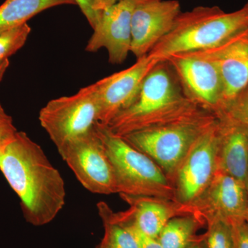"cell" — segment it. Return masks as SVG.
I'll list each match as a JSON object with an SVG mask.
<instances>
[{
	"label": "cell",
	"instance_id": "cell-1",
	"mask_svg": "<svg viewBox=\"0 0 248 248\" xmlns=\"http://www.w3.org/2000/svg\"><path fill=\"white\" fill-rule=\"evenodd\" d=\"M0 171L20 200L26 221L34 226L50 223L66 203L61 173L42 147L23 131L0 147Z\"/></svg>",
	"mask_w": 248,
	"mask_h": 248
},
{
	"label": "cell",
	"instance_id": "cell-2",
	"mask_svg": "<svg viewBox=\"0 0 248 248\" xmlns=\"http://www.w3.org/2000/svg\"><path fill=\"white\" fill-rule=\"evenodd\" d=\"M186 95L168 62H160L143 81L133 104L106 125L122 137L165 124L186 120L205 112Z\"/></svg>",
	"mask_w": 248,
	"mask_h": 248
},
{
	"label": "cell",
	"instance_id": "cell-3",
	"mask_svg": "<svg viewBox=\"0 0 248 248\" xmlns=\"http://www.w3.org/2000/svg\"><path fill=\"white\" fill-rule=\"evenodd\" d=\"M248 30V1L226 13L218 6H198L181 13L174 25L148 55L165 62L172 55L218 46Z\"/></svg>",
	"mask_w": 248,
	"mask_h": 248
},
{
	"label": "cell",
	"instance_id": "cell-4",
	"mask_svg": "<svg viewBox=\"0 0 248 248\" xmlns=\"http://www.w3.org/2000/svg\"><path fill=\"white\" fill-rule=\"evenodd\" d=\"M95 129L112 164L117 194L178 202L174 185L153 159L106 125L97 123Z\"/></svg>",
	"mask_w": 248,
	"mask_h": 248
},
{
	"label": "cell",
	"instance_id": "cell-5",
	"mask_svg": "<svg viewBox=\"0 0 248 248\" xmlns=\"http://www.w3.org/2000/svg\"><path fill=\"white\" fill-rule=\"evenodd\" d=\"M217 117L205 111L186 120L134 132L122 138L153 159L172 183L183 160Z\"/></svg>",
	"mask_w": 248,
	"mask_h": 248
},
{
	"label": "cell",
	"instance_id": "cell-6",
	"mask_svg": "<svg viewBox=\"0 0 248 248\" xmlns=\"http://www.w3.org/2000/svg\"><path fill=\"white\" fill-rule=\"evenodd\" d=\"M95 84L76 94L52 99L41 109L39 121L57 149L92 131L97 123Z\"/></svg>",
	"mask_w": 248,
	"mask_h": 248
},
{
	"label": "cell",
	"instance_id": "cell-7",
	"mask_svg": "<svg viewBox=\"0 0 248 248\" xmlns=\"http://www.w3.org/2000/svg\"><path fill=\"white\" fill-rule=\"evenodd\" d=\"M58 151L86 190L99 195L117 194L113 169L95 126Z\"/></svg>",
	"mask_w": 248,
	"mask_h": 248
},
{
	"label": "cell",
	"instance_id": "cell-8",
	"mask_svg": "<svg viewBox=\"0 0 248 248\" xmlns=\"http://www.w3.org/2000/svg\"><path fill=\"white\" fill-rule=\"evenodd\" d=\"M218 143L219 122L217 117L197 139L174 174L172 184L178 202L193 203L212 182L217 171Z\"/></svg>",
	"mask_w": 248,
	"mask_h": 248
},
{
	"label": "cell",
	"instance_id": "cell-9",
	"mask_svg": "<svg viewBox=\"0 0 248 248\" xmlns=\"http://www.w3.org/2000/svg\"><path fill=\"white\" fill-rule=\"evenodd\" d=\"M183 91L199 107L217 115L222 109L223 86L219 72L200 52L178 54L166 60Z\"/></svg>",
	"mask_w": 248,
	"mask_h": 248
},
{
	"label": "cell",
	"instance_id": "cell-10",
	"mask_svg": "<svg viewBox=\"0 0 248 248\" xmlns=\"http://www.w3.org/2000/svg\"><path fill=\"white\" fill-rule=\"evenodd\" d=\"M159 60L148 55L131 66L94 83L98 99L97 123L108 125L136 99L143 81Z\"/></svg>",
	"mask_w": 248,
	"mask_h": 248
},
{
	"label": "cell",
	"instance_id": "cell-11",
	"mask_svg": "<svg viewBox=\"0 0 248 248\" xmlns=\"http://www.w3.org/2000/svg\"><path fill=\"white\" fill-rule=\"evenodd\" d=\"M182 13L177 0H153L135 3L131 19L130 53L137 60L148 55L171 31Z\"/></svg>",
	"mask_w": 248,
	"mask_h": 248
},
{
	"label": "cell",
	"instance_id": "cell-12",
	"mask_svg": "<svg viewBox=\"0 0 248 248\" xmlns=\"http://www.w3.org/2000/svg\"><path fill=\"white\" fill-rule=\"evenodd\" d=\"M135 6L134 0H120L101 13L86 45V51L94 53L105 48L111 63H123L131 48V19Z\"/></svg>",
	"mask_w": 248,
	"mask_h": 248
},
{
	"label": "cell",
	"instance_id": "cell-13",
	"mask_svg": "<svg viewBox=\"0 0 248 248\" xmlns=\"http://www.w3.org/2000/svg\"><path fill=\"white\" fill-rule=\"evenodd\" d=\"M192 204L205 222L215 217L231 223L248 220L247 186L221 171H217L207 188Z\"/></svg>",
	"mask_w": 248,
	"mask_h": 248
},
{
	"label": "cell",
	"instance_id": "cell-14",
	"mask_svg": "<svg viewBox=\"0 0 248 248\" xmlns=\"http://www.w3.org/2000/svg\"><path fill=\"white\" fill-rule=\"evenodd\" d=\"M199 52L218 68L223 86L221 111L225 110L248 86V30L218 46Z\"/></svg>",
	"mask_w": 248,
	"mask_h": 248
},
{
	"label": "cell",
	"instance_id": "cell-15",
	"mask_svg": "<svg viewBox=\"0 0 248 248\" xmlns=\"http://www.w3.org/2000/svg\"><path fill=\"white\" fill-rule=\"evenodd\" d=\"M128 204V210L115 213L124 221L130 222L143 234L157 239L171 218L183 215H194L203 219L193 204H184L176 201L149 197H135L120 194ZM204 220V219H203Z\"/></svg>",
	"mask_w": 248,
	"mask_h": 248
},
{
	"label": "cell",
	"instance_id": "cell-16",
	"mask_svg": "<svg viewBox=\"0 0 248 248\" xmlns=\"http://www.w3.org/2000/svg\"><path fill=\"white\" fill-rule=\"evenodd\" d=\"M216 115L219 122L217 170L238 179L248 188V129L224 111Z\"/></svg>",
	"mask_w": 248,
	"mask_h": 248
},
{
	"label": "cell",
	"instance_id": "cell-17",
	"mask_svg": "<svg viewBox=\"0 0 248 248\" xmlns=\"http://www.w3.org/2000/svg\"><path fill=\"white\" fill-rule=\"evenodd\" d=\"M62 5H76L75 0H6L0 6V32L27 24L42 11Z\"/></svg>",
	"mask_w": 248,
	"mask_h": 248
},
{
	"label": "cell",
	"instance_id": "cell-18",
	"mask_svg": "<svg viewBox=\"0 0 248 248\" xmlns=\"http://www.w3.org/2000/svg\"><path fill=\"white\" fill-rule=\"evenodd\" d=\"M203 224H206L203 219L194 215L174 217L164 227L158 241L164 248H187Z\"/></svg>",
	"mask_w": 248,
	"mask_h": 248
},
{
	"label": "cell",
	"instance_id": "cell-19",
	"mask_svg": "<svg viewBox=\"0 0 248 248\" xmlns=\"http://www.w3.org/2000/svg\"><path fill=\"white\" fill-rule=\"evenodd\" d=\"M99 217L104 225V234L96 248H140L135 235L128 227L114 219L112 209L106 202L97 203Z\"/></svg>",
	"mask_w": 248,
	"mask_h": 248
},
{
	"label": "cell",
	"instance_id": "cell-20",
	"mask_svg": "<svg viewBox=\"0 0 248 248\" xmlns=\"http://www.w3.org/2000/svg\"><path fill=\"white\" fill-rule=\"evenodd\" d=\"M204 234L205 248H234L232 228L230 222L221 217H212L206 221Z\"/></svg>",
	"mask_w": 248,
	"mask_h": 248
},
{
	"label": "cell",
	"instance_id": "cell-21",
	"mask_svg": "<svg viewBox=\"0 0 248 248\" xmlns=\"http://www.w3.org/2000/svg\"><path fill=\"white\" fill-rule=\"evenodd\" d=\"M31 32L29 24L0 32V62L4 61L22 48Z\"/></svg>",
	"mask_w": 248,
	"mask_h": 248
},
{
	"label": "cell",
	"instance_id": "cell-22",
	"mask_svg": "<svg viewBox=\"0 0 248 248\" xmlns=\"http://www.w3.org/2000/svg\"><path fill=\"white\" fill-rule=\"evenodd\" d=\"M222 111L232 116L248 129V86L229 107Z\"/></svg>",
	"mask_w": 248,
	"mask_h": 248
},
{
	"label": "cell",
	"instance_id": "cell-23",
	"mask_svg": "<svg viewBox=\"0 0 248 248\" xmlns=\"http://www.w3.org/2000/svg\"><path fill=\"white\" fill-rule=\"evenodd\" d=\"M111 215H112L114 219L122 223L124 226L128 227L129 229L131 231L135 237H136L137 240H138L140 248H164L157 239H155V238L151 237L148 235L143 234L142 232L138 229L136 227L133 226L130 222L121 219L116 215V213L112 210L111 211Z\"/></svg>",
	"mask_w": 248,
	"mask_h": 248
},
{
	"label": "cell",
	"instance_id": "cell-24",
	"mask_svg": "<svg viewBox=\"0 0 248 248\" xmlns=\"http://www.w3.org/2000/svg\"><path fill=\"white\" fill-rule=\"evenodd\" d=\"M234 248H248V220L231 223Z\"/></svg>",
	"mask_w": 248,
	"mask_h": 248
},
{
	"label": "cell",
	"instance_id": "cell-25",
	"mask_svg": "<svg viewBox=\"0 0 248 248\" xmlns=\"http://www.w3.org/2000/svg\"><path fill=\"white\" fill-rule=\"evenodd\" d=\"M76 4L79 6L91 27L94 28L97 24L100 15L97 14L93 9V0H75Z\"/></svg>",
	"mask_w": 248,
	"mask_h": 248
},
{
	"label": "cell",
	"instance_id": "cell-26",
	"mask_svg": "<svg viewBox=\"0 0 248 248\" xmlns=\"http://www.w3.org/2000/svg\"><path fill=\"white\" fill-rule=\"evenodd\" d=\"M120 1V0H93V9L97 14L100 15L103 11L109 9Z\"/></svg>",
	"mask_w": 248,
	"mask_h": 248
},
{
	"label": "cell",
	"instance_id": "cell-27",
	"mask_svg": "<svg viewBox=\"0 0 248 248\" xmlns=\"http://www.w3.org/2000/svg\"><path fill=\"white\" fill-rule=\"evenodd\" d=\"M16 131H17V129L15 127L14 124L0 127V147L2 146L7 140H9Z\"/></svg>",
	"mask_w": 248,
	"mask_h": 248
},
{
	"label": "cell",
	"instance_id": "cell-28",
	"mask_svg": "<svg viewBox=\"0 0 248 248\" xmlns=\"http://www.w3.org/2000/svg\"><path fill=\"white\" fill-rule=\"evenodd\" d=\"M11 124H14L12 117L5 112L4 109L0 104V127L11 125Z\"/></svg>",
	"mask_w": 248,
	"mask_h": 248
},
{
	"label": "cell",
	"instance_id": "cell-29",
	"mask_svg": "<svg viewBox=\"0 0 248 248\" xmlns=\"http://www.w3.org/2000/svg\"><path fill=\"white\" fill-rule=\"evenodd\" d=\"M187 248H205L204 234L202 236H197Z\"/></svg>",
	"mask_w": 248,
	"mask_h": 248
},
{
	"label": "cell",
	"instance_id": "cell-30",
	"mask_svg": "<svg viewBox=\"0 0 248 248\" xmlns=\"http://www.w3.org/2000/svg\"><path fill=\"white\" fill-rule=\"evenodd\" d=\"M10 62L9 59L5 60L4 61L0 62V81L2 80L6 70L9 68Z\"/></svg>",
	"mask_w": 248,
	"mask_h": 248
},
{
	"label": "cell",
	"instance_id": "cell-31",
	"mask_svg": "<svg viewBox=\"0 0 248 248\" xmlns=\"http://www.w3.org/2000/svg\"><path fill=\"white\" fill-rule=\"evenodd\" d=\"M136 2H140V1H153V0H134Z\"/></svg>",
	"mask_w": 248,
	"mask_h": 248
}]
</instances>
